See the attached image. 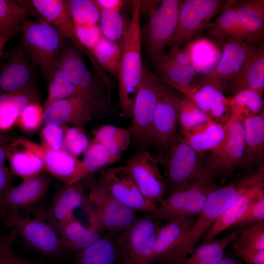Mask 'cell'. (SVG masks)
I'll use <instances>...</instances> for the list:
<instances>
[{
    "instance_id": "55",
    "label": "cell",
    "mask_w": 264,
    "mask_h": 264,
    "mask_svg": "<svg viewBox=\"0 0 264 264\" xmlns=\"http://www.w3.org/2000/svg\"><path fill=\"white\" fill-rule=\"evenodd\" d=\"M234 252L248 264H264V249L253 251L234 248Z\"/></svg>"
},
{
    "instance_id": "48",
    "label": "cell",
    "mask_w": 264,
    "mask_h": 264,
    "mask_svg": "<svg viewBox=\"0 0 264 264\" xmlns=\"http://www.w3.org/2000/svg\"><path fill=\"white\" fill-rule=\"evenodd\" d=\"M89 142L87 136L77 127L65 128L64 148L74 156L84 153Z\"/></svg>"
},
{
    "instance_id": "11",
    "label": "cell",
    "mask_w": 264,
    "mask_h": 264,
    "mask_svg": "<svg viewBox=\"0 0 264 264\" xmlns=\"http://www.w3.org/2000/svg\"><path fill=\"white\" fill-rule=\"evenodd\" d=\"M225 2L222 0H185L179 11L177 28L171 49L180 48L201 31L220 13Z\"/></svg>"
},
{
    "instance_id": "47",
    "label": "cell",
    "mask_w": 264,
    "mask_h": 264,
    "mask_svg": "<svg viewBox=\"0 0 264 264\" xmlns=\"http://www.w3.org/2000/svg\"><path fill=\"white\" fill-rule=\"evenodd\" d=\"M44 110L39 101L31 103L21 113L16 125L26 132H35L43 123Z\"/></svg>"
},
{
    "instance_id": "8",
    "label": "cell",
    "mask_w": 264,
    "mask_h": 264,
    "mask_svg": "<svg viewBox=\"0 0 264 264\" xmlns=\"http://www.w3.org/2000/svg\"><path fill=\"white\" fill-rule=\"evenodd\" d=\"M57 68L62 70L84 93L93 110L106 109L110 100L105 95L104 88L88 69L80 51L67 40L63 47Z\"/></svg>"
},
{
    "instance_id": "4",
    "label": "cell",
    "mask_w": 264,
    "mask_h": 264,
    "mask_svg": "<svg viewBox=\"0 0 264 264\" xmlns=\"http://www.w3.org/2000/svg\"><path fill=\"white\" fill-rule=\"evenodd\" d=\"M162 84L147 66H143L133 106L132 124L128 129L141 151H146L153 141L154 115Z\"/></svg>"
},
{
    "instance_id": "31",
    "label": "cell",
    "mask_w": 264,
    "mask_h": 264,
    "mask_svg": "<svg viewBox=\"0 0 264 264\" xmlns=\"http://www.w3.org/2000/svg\"><path fill=\"white\" fill-rule=\"evenodd\" d=\"M31 0H0V36L14 37L33 13Z\"/></svg>"
},
{
    "instance_id": "26",
    "label": "cell",
    "mask_w": 264,
    "mask_h": 264,
    "mask_svg": "<svg viewBox=\"0 0 264 264\" xmlns=\"http://www.w3.org/2000/svg\"><path fill=\"white\" fill-rule=\"evenodd\" d=\"M264 197V180L246 191L215 221L204 236L203 242L214 239L221 232L235 225L248 207Z\"/></svg>"
},
{
    "instance_id": "29",
    "label": "cell",
    "mask_w": 264,
    "mask_h": 264,
    "mask_svg": "<svg viewBox=\"0 0 264 264\" xmlns=\"http://www.w3.org/2000/svg\"><path fill=\"white\" fill-rule=\"evenodd\" d=\"M35 101H39L36 87L0 94V132H6L16 125L22 111Z\"/></svg>"
},
{
    "instance_id": "42",
    "label": "cell",
    "mask_w": 264,
    "mask_h": 264,
    "mask_svg": "<svg viewBox=\"0 0 264 264\" xmlns=\"http://www.w3.org/2000/svg\"><path fill=\"white\" fill-rule=\"evenodd\" d=\"M48 84V95L44 109L54 102L72 96H81L87 100L84 93L71 83L60 69H56Z\"/></svg>"
},
{
    "instance_id": "25",
    "label": "cell",
    "mask_w": 264,
    "mask_h": 264,
    "mask_svg": "<svg viewBox=\"0 0 264 264\" xmlns=\"http://www.w3.org/2000/svg\"><path fill=\"white\" fill-rule=\"evenodd\" d=\"M88 201V196L78 183L65 184L55 195L48 208L37 209L34 213L35 217L49 222L55 227L58 222L73 214L74 210L85 207Z\"/></svg>"
},
{
    "instance_id": "56",
    "label": "cell",
    "mask_w": 264,
    "mask_h": 264,
    "mask_svg": "<svg viewBox=\"0 0 264 264\" xmlns=\"http://www.w3.org/2000/svg\"><path fill=\"white\" fill-rule=\"evenodd\" d=\"M98 8L100 10L120 11L124 5L125 1L122 0H93Z\"/></svg>"
},
{
    "instance_id": "9",
    "label": "cell",
    "mask_w": 264,
    "mask_h": 264,
    "mask_svg": "<svg viewBox=\"0 0 264 264\" xmlns=\"http://www.w3.org/2000/svg\"><path fill=\"white\" fill-rule=\"evenodd\" d=\"M224 125L225 138L217 148L211 151L203 165L206 172L212 176L216 174L228 175L242 163L244 148L243 120L231 115Z\"/></svg>"
},
{
    "instance_id": "13",
    "label": "cell",
    "mask_w": 264,
    "mask_h": 264,
    "mask_svg": "<svg viewBox=\"0 0 264 264\" xmlns=\"http://www.w3.org/2000/svg\"><path fill=\"white\" fill-rule=\"evenodd\" d=\"M88 201L103 229L122 231L135 220V211L114 198L98 181L90 184Z\"/></svg>"
},
{
    "instance_id": "33",
    "label": "cell",
    "mask_w": 264,
    "mask_h": 264,
    "mask_svg": "<svg viewBox=\"0 0 264 264\" xmlns=\"http://www.w3.org/2000/svg\"><path fill=\"white\" fill-rule=\"evenodd\" d=\"M40 144L46 173L68 185L80 161L65 149L55 151Z\"/></svg>"
},
{
    "instance_id": "21",
    "label": "cell",
    "mask_w": 264,
    "mask_h": 264,
    "mask_svg": "<svg viewBox=\"0 0 264 264\" xmlns=\"http://www.w3.org/2000/svg\"><path fill=\"white\" fill-rule=\"evenodd\" d=\"M236 24L231 40L255 46L264 36V0H235Z\"/></svg>"
},
{
    "instance_id": "10",
    "label": "cell",
    "mask_w": 264,
    "mask_h": 264,
    "mask_svg": "<svg viewBox=\"0 0 264 264\" xmlns=\"http://www.w3.org/2000/svg\"><path fill=\"white\" fill-rule=\"evenodd\" d=\"M183 0H163L151 15L146 29L145 39L148 54L154 62L171 45L178 21Z\"/></svg>"
},
{
    "instance_id": "5",
    "label": "cell",
    "mask_w": 264,
    "mask_h": 264,
    "mask_svg": "<svg viewBox=\"0 0 264 264\" xmlns=\"http://www.w3.org/2000/svg\"><path fill=\"white\" fill-rule=\"evenodd\" d=\"M213 176H202L185 188L174 192L149 213L156 220L184 219L200 214L210 194L217 188Z\"/></svg>"
},
{
    "instance_id": "27",
    "label": "cell",
    "mask_w": 264,
    "mask_h": 264,
    "mask_svg": "<svg viewBox=\"0 0 264 264\" xmlns=\"http://www.w3.org/2000/svg\"><path fill=\"white\" fill-rule=\"evenodd\" d=\"M235 94L245 89L263 94L264 90V42L254 48L243 68L229 85Z\"/></svg>"
},
{
    "instance_id": "59",
    "label": "cell",
    "mask_w": 264,
    "mask_h": 264,
    "mask_svg": "<svg viewBox=\"0 0 264 264\" xmlns=\"http://www.w3.org/2000/svg\"><path fill=\"white\" fill-rule=\"evenodd\" d=\"M216 264H241L235 259L231 258H222Z\"/></svg>"
},
{
    "instance_id": "28",
    "label": "cell",
    "mask_w": 264,
    "mask_h": 264,
    "mask_svg": "<svg viewBox=\"0 0 264 264\" xmlns=\"http://www.w3.org/2000/svg\"><path fill=\"white\" fill-rule=\"evenodd\" d=\"M195 220L194 217L169 220L157 229L154 248L153 262L161 260L175 249L186 237Z\"/></svg>"
},
{
    "instance_id": "17",
    "label": "cell",
    "mask_w": 264,
    "mask_h": 264,
    "mask_svg": "<svg viewBox=\"0 0 264 264\" xmlns=\"http://www.w3.org/2000/svg\"><path fill=\"white\" fill-rule=\"evenodd\" d=\"M255 46L240 41H228L215 67L198 79V84L209 85L222 91L241 71Z\"/></svg>"
},
{
    "instance_id": "35",
    "label": "cell",
    "mask_w": 264,
    "mask_h": 264,
    "mask_svg": "<svg viewBox=\"0 0 264 264\" xmlns=\"http://www.w3.org/2000/svg\"><path fill=\"white\" fill-rule=\"evenodd\" d=\"M109 165L110 157L106 149L92 139L68 185L78 183L84 178Z\"/></svg>"
},
{
    "instance_id": "58",
    "label": "cell",
    "mask_w": 264,
    "mask_h": 264,
    "mask_svg": "<svg viewBox=\"0 0 264 264\" xmlns=\"http://www.w3.org/2000/svg\"><path fill=\"white\" fill-rule=\"evenodd\" d=\"M12 38L11 36H0V63L3 57L4 47Z\"/></svg>"
},
{
    "instance_id": "39",
    "label": "cell",
    "mask_w": 264,
    "mask_h": 264,
    "mask_svg": "<svg viewBox=\"0 0 264 264\" xmlns=\"http://www.w3.org/2000/svg\"><path fill=\"white\" fill-rule=\"evenodd\" d=\"M231 115L242 120L264 111L263 94L256 90L240 91L229 99Z\"/></svg>"
},
{
    "instance_id": "46",
    "label": "cell",
    "mask_w": 264,
    "mask_h": 264,
    "mask_svg": "<svg viewBox=\"0 0 264 264\" xmlns=\"http://www.w3.org/2000/svg\"><path fill=\"white\" fill-rule=\"evenodd\" d=\"M69 11L73 23L97 24L99 21L100 10L93 0H68Z\"/></svg>"
},
{
    "instance_id": "24",
    "label": "cell",
    "mask_w": 264,
    "mask_h": 264,
    "mask_svg": "<svg viewBox=\"0 0 264 264\" xmlns=\"http://www.w3.org/2000/svg\"><path fill=\"white\" fill-rule=\"evenodd\" d=\"M51 184V177L46 173L23 179L6 192L2 201L3 209L5 211L18 212L33 206L43 198Z\"/></svg>"
},
{
    "instance_id": "1",
    "label": "cell",
    "mask_w": 264,
    "mask_h": 264,
    "mask_svg": "<svg viewBox=\"0 0 264 264\" xmlns=\"http://www.w3.org/2000/svg\"><path fill=\"white\" fill-rule=\"evenodd\" d=\"M263 180V166L257 172L214 189L210 194L204 209L188 235L175 249L161 259V264H180L224 212L242 194Z\"/></svg>"
},
{
    "instance_id": "34",
    "label": "cell",
    "mask_w": 264,
    "mask_h": 264,
    "mask_svg": "<svg viewBox=\"0 0 264 264\" xmlns=\"http://www.w3.org/2000/svg\"><path fill=\"white\" fill-rule=\"evenodd\" d=\"M128 129L113 125H104L94 132L92 139L106 149L110 157V164L118 160L123 152L127 149L131 141Z\"/></svg>"
},
{
    "instance_id": "54",
    "label": "cell",
    "mask_w": 264,
    "mask_h": 264,
    "mask_svg": "<svg viewBox=\"0 0 264 264\" xmlns=\"http://www.w3.org/2000/svg\"><path fill=\"white\" fill-rule=\"evenodd\" d=\"M13 175L6 165L0 164V218H1L5 211L2 206L5 195L13 186Z\"/></svg>"
},
{
    "instance_id": "7",
    "label": "cell",
    "mask_w": 264,
    "mask_h": 264,
    "mask_svg": "<svg viewBox=\"0 0 264 264\" xmlns=\"http://www.w3.org/2000/svg\"><path fill=\"white\" fill-rule=\"evenodd\" d=\"M155 220L151 215L135 220L116 240L119 264H150L157 231Z\"/></svg>"
},
{
    "instance_id": "50",
    "label": "cell",
    "mask_w": 264,
    "mask_h": 264,
    "mask_svg": "<svg viewBox=\"0 0 264 264\" xmlns=\"http://www.w3.org/2000/svg\"><path fill=\"white\" fill-rule=\"evenodd\" d=\"M74 26L79 41L89 52L91 53L102 36L99 25L74 23Z\"/></svg>"
},
{
    "instance_id": "19",
    "label": "cell",
    "mask_w": 264,
    "mask_h": 264,
    "mask_svg": "<svg viewBox=\"0 0 264 264\" xmlns=\"http://www.w3.org/2000/svg\"><path fill=\"white\" fill-rule=\"evenodd\" d=\"M89 215V227H85L73 214L55 226L66 251L80 252L91 245L102 237V227L90 204L85 206Z\"/></svg>"
},
{
    "instance_id": "41",
    "label": "cell",
    "mask_w": 264,
    "mask_h": 264,
    "mask_svg": "<svg viewBox=\"0 0 264 264\" xmlns=\"http://www.w3.org/2000/svg\"><path fill=\"white\" fill-rule=\"evenodd\" d=\"M202 93L209 109V116L214 121L223 124L231 115L229 99L220 89L207 84L196 85Z\"/></svg>"
},
{
    "instance_id": "14",
    "label": "cell",
    "mask_w": 264,
    "mask_h": 264,
    "mask_svg": "<svg viewBox=\"0 0 264 264\" xmlns=\"http://www.w3.org/2000/svg\"><path fill=\"white\" fill-rule=\"evenodd\" d=\"M0 66V94L36 87L37 66L19 42Z\"/></svg>"
},
{
    "instance_id": "2",
    "label": "cell",
    "mask_w": 264,
    "mask_h": 264,
    "mask_svg": "<svg viewBox=\"0 0 264 264\" xmlns=\"http://www.w3.org/2000/svg\"><path fill=\"white\" fill-rule=\"evenodd\" d=\"M132 17L123 36L122 51L118 74V94L123 115L132 117L143 66L141 55L140 0H132Z\"/></svg>"
},
{
    "instance_id": "30",
    "label": "cell",
    "mask_w": 264,
    "mask_h": 264,
    "mask_svg": "<svg viewBox=\"0 0 264 264\" xmlns=\"http://www.w3.org/2000/svg\"><path fill=\"white\" fill-rule=\"evenodd\" d=\"M244 148L242 164L250 166L263 160L264 156V113L243 119Z\"/></svg>"
},
{
    "instance_id": "37",
    "label": "cell",
    "mask_w": 264,
    "mask_h": 264,
    "mask_svg": "<svg viewBox=\"0 0 264 264\" xmlns=\"http://www.w3.org/2000/svg\"><path fill=\"white\" fill-rule=\"evenodd\" d=\"M118 259L116 242L103 236L79 252L76 264H114Z\"/></svg>"
},
{
    "instance_id": "20",
    "label": "cell",
    "mask_w": 264,
    "mask_h": 264,
    "mask_svg": "<svg viewBox=\"0 0 264 264\" xmlns=\"http://www.w3.org/2000/svg\"><path fill=\"white\" fill-rule=\"evenodd\" d=\"M10 171L22 179L46 173L41 144L24 138L13 140L6 154Z\"/></svg>"
},
{
    "instance_id": "12",
    "label": "cell",
    "mask_w": 264,
    "mask_h": 264,
    "mask_svg": "<svg viewBox=\"0 0 264 264\" xmlns=\"http://www.w3.org/2000/svg\"><path fill=\"white\" fill-rule=\"evenodd\" d=\"M167 154V180L171 190L170 194L202 176L210 175L200 164L199 154L182 139L171 143Z\"/></svg>"
},
{
    "instance_id": "53",
    "label": "cell",
    "mask_w": 264,
    "mask_h": 264,
    "mask_svg": "<svg viewBox=\"0 0 264 264\" xmlns=\"http://www.w3.org/2000/svg\"><path fill=\"white\" fill-rule=\"evenodd\" d=\"M16 232L0 236V264H17L19 257L15 255L12 248Z\"/></svg>"
},
{
    "instance_id": "38",
    "label": "cell",
    "mask_w": 264,
    "mask_h": 264,
    "mask_svg": "<svg viewBox=\"0 0 264 264\" xmlns=\"http://www.w3.org/2000/svg\"><path fill=\"white\" fill-rule=\"evenodd\" d=\"M160 79L182 93L193 86L196 70L194 65L179 67L159 61L154 62Z\"/></svg>"
},
{
    "instance_id": "18",
    "label": "cell",
    "mask_w": 264,
    "mask_h": 264,
    "mask_svg": "<svg viewBox=\"0 0 264 264\" xmlns=\"http://www.w3.org/2000/svg\"><path fill=\"white\" fill-rule=\"evenodd\" d=\"M180 97L167 85L159 91L153 119V141L167 153L178 123Z\"/></svg>"
},
{
    "instance_id": "49",
    "label": "cell",
    "mask_w": 264,
    "mask_h": 264,
    "mask_svg": "<svg viewBox=\"0 0 264 264\" xmlns=\"http://www.w3.org/2000/svg\"><path fill=\"white\" fill-rule=\"evenodd\" d=\"M65 128L54 124H45L40 132L41 144L55 151L64 149Z\"/></svg>"
},
{
    "instance_id": "44",
    "label": "cell",
    "mask_w": 264,
    "mask_h": 264,
    "mask_svg": "<svg viewBox=\"0 0 264 264\" xmlns=\"http://www.w3.org/2000/svg\"><path fill=\"white\" fill-rule=\"evenodd\" d=\"M233 242L234 248L253 251L264 249V220L246 226Z\"/></svg>"
},
{
    "instance_id": "23",
    "label": "cell",
    "mask_w": 264,
    "mask_h": 264,
    "mask_svg": "<svg viewBox=\"0 0 264 264\" xmlns=\"http://www.w3.org/2000/svg\"><path fill=\"white\" fill-rule=\"evenodd\" d=\"M93 109L83 96H76L54 102L44 109L43 123L83 127L92 118Z\"/></svg>"
},
{
    "instance_id": "43",
    "label": "cell",
    "mask_w": 264,
    "mask_h": 264,
    "mask_svg": "<svg viewBox=\"0 0 264 264\" xmlns=\"http://www.w3.org/2000/svg\"><path fill=\"white\" fill-rule=\"evenodd\" d=\"M213 120L191 100L184 96L180 97L178 123L183 135L198 126Z\"/></svg>"
},
{
    "instance_id": "52",
    "label": "cell",
    "mask_w": 264,
    "mask_h": 264,
    "mask_svg": "<svg viewBox=\"0 0 264 264\" xmlns=\"http://www.w3.org/2000/svg\"><path fill=\"white\" fill-rule=\"evenodd\" d=\"M264 220V197L252 203L234 226H248Z\"/></svg>"
},
{
    "instance_id": "16",
    "label": "cell",
    "mask_w": 264,
    "mask_h": 264,
    "mask_svg": "<svg viewBox=\"0 0 264 264\" xmlns=\"http://www.w3.org/2000/svg\"><path fill=\"white\" fill-rule=\"evenodd\" d=\"M125 166L145 198L157 204L162 202L166 181L157 161L150 153L146 150L137 153L127 160Z\"/></svg>"
},
{
    "instance_id": "6",
    "label": "cell",
    "mask_w": 264,
    "mask_h": 264,
    "mask_svg": "<svg viewBox=\"0 0 264 264\" xmlns=\"http://www.w3.org/2000/svg\"><path fill=\"white\" fill-rule=\"evenodd\" d=\"M1 219L5 225L40 253L53 256L66 252L58 230L49 222L10 211H6Z\"/></svg>"
},
{
    "instance_id": "15",
    "label": "cell",
    "mask_w": 264,
    "mask_h": 264,
    "mask_svg": "<svg viewBox=\"0 0 264 264\" xmlns=\"http://www.w3.org/2000/svg\"><path fill=\"white\" fill-rule=\"evenodd\" d=\"M98 180L114 198L135 211L151 213L158 205L143 196L125 165L101 170Z\"/></svg>"
},
{
    "instance_id": "57",
    "label": "cell",
    "mask_w": 264,
    "mask_h": 264,
    "mask_svg": "<svg viewBox=\"0 0 264 264\" xmlns=\"http://www.w3.org/2000/svg\"><path fill=\"white\" fill-rule=\"evenodd\" d=\"M12 140L6 132H0V164L5 165L7 148Z\"/></svg>"
},
{
    "instance_id": "22",
    "label": "cell",
    "mask_w": 264,
    "mask_h": 264,
    "mask_svg": "<svg viewBox=\"0 0 264 264\" xmlns=\"http://www.w3.org/2000/svg\"><path fill=\"white\" fill-rule=\"evenodd\" d=\"M31 3L36 13L41 18L86 55L92 63L95 62L92 55L82 45L76 36L68 0H33Z\"/></svg>"
},
{
    "instance_id": "60",
    "label": "cell",
    "mask_w": 264,
    "mask_h": 264,
    "mask_svg": "<svg viewBox=\"0 0 264 264\" xmlns=\"http://www.w3.org/2000/svg\"><path fill=\"white\" fill-rule=\"evenodd\" d=\"M17 264H35L34 262L19 258Z\"/></svg>"
},
{
    "instance_id": "51",
    "label": "cell",
    "mask_w": 264,
    "mask_h": 264,
    "mask_svg": "<svg viewBox=\"0 0 264 264\" xmlns=\"http://www.w3.org/2000/svg\"><path fill=\"white\" fill-rule=\"evenodd\" d=\"M156 61L171 64L179 67H185L194 65L188 46L171 49L169 53L163 54Z\"/></svg>"
},
{
    "instance_id": "32",
    "label": "cell",
    "mask_w": 264,
    "mask_h": 264,
    "mask_svg": "<svg viewBox=\"0 0 264 264\" xmlns=\"http://www.w3.org/2000/svg\"><path fill=\"white\" fill-rule=\"evenodd\" d=\"M226 134L224 123L211 120L198 126L184 135L183 140L198 154L217 148Z\"/></svg>"
},
{
    "instance_id": "45",
    "label": "cell",
    "mask_w": 264,
    "mask_h": 264,
    "mask_svg": "<svg viewBox=\"0 0 264 264\" xmlns=\"http://www.w3.org/2000/svg\"><path fill=\"white\" fill-rule=\"evenodd\" d=\"M99 22L101 33L105 38L113 42L123 38L125 29L120 11L100 10Z\"/></svg>"
},
{
    "instance_id": "40",
    "label": "cell",
    "mask_w": 264,
    "mask_h": 264,
    "mask_svg": "<svg viewBox=\"0 0 264 264\" xmlns=\"http://www.w3.org/2000/svg\"><path fill=\"white\" fill-rule=\"evenodd\" d=\"M122 46L117 42L111 41L103 35L91 51L98 64L110 73L118 76Z\"/></svg>"
},
{
    "instance_id": "36",
    "label": "cell",
    "mask_w": 264,
    "mask_h": 264,
    "mask_svg": "<svg viewBox=\"0 0 264 264\" xmlns=\"http://www.w3.org/2000/svg\"><path fill=\"white\" fill-rule=\"evenodd\" d=\"M238 234V231H234L226 236L195 247L191 256L185 258L180 264H216L223 258L224 249Z\"/></svg>"
},
{
    "instance_id": "3",
    "label": "cell",
    "mask_w": 264,
    "mask_h": 264,
    "mask_svg": "<svg viewBox=\"0 0 264 264\" xmlns=\"http://www.w3.org/2000/svg\"><path fill=\"white\" fill-rule=\"evenodd\" d=\"M20 42L48 83L57 69L66 39L41 17L27 18L23 22Z\"/></svg>"
}]
</instances>
